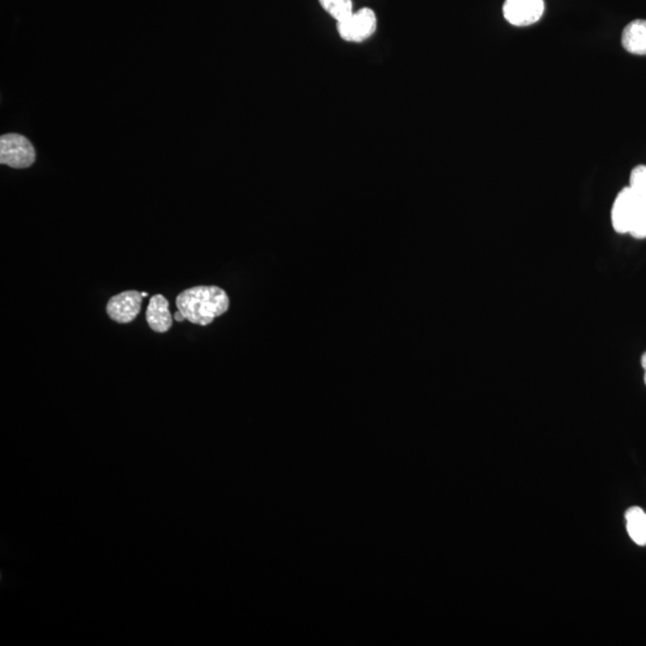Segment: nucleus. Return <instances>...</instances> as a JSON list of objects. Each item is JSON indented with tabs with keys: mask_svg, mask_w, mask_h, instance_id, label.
Here are the masks:
<instances>
[{
	"mask_svg": "<svg viewBox=\"0 0 646 646\" xmlns=\"http://www.w3.org/2000/svg\"><path fill=\"white\" fill-rule=\"evenodd\" d=\"M641 201L642 194L635 192L630 186L625 187L618 194L612 207V225L618 234H630L632 222Z\"/></svg>",
	"mask_w": 646,
	"mask_h": 646,
	"instance_id": "20e7f679",
	"label": "nucleus"
},
{
	"mask_svg": "<svg viewBox=\"0 0 646 646\" xmlns=\"http://www.w3.org/2000/svg\"><path fill=\"white\" fill-rule=\"evenodd\" d=\"M641 364H642V369H644V371H646V352L642 353V356L641 358Z\"/></svg>",
	"mask_w": 646,
	"mask_h": 646,
	"instance_id": "4468645a",
	"label": "nucleus"
},
{
	"mask_svg": "<svg viewBox=\"0 0 646 646\" xmlns=\"http://www.w3.org/2000/svg\"><path fill=\"white\" fill-rule=\"evenodd\" d=\"M628 535L638 546H646V513L638 506H632L625 513Z\"/></svg>",
	"mask_w": 646,
	"mask_h": 646,
	"instance_id": "1a4fd4ad",
	"label": "nucleus"
},
{
	"mask_svg": "<svg viewBox=\"0 0 646 646\" xmlns=\"http://www.w3.org/2000/svg\"><path fill=\"white\" fill-rule=\"evenodd\" d=\"M174 319H175L177 322H183L186 319L182 311H176L175 314H174Z\"/></svg>",
	"mask_w": 646,
	"mask_h": 646,
	"instance_id": "ddd939ff",
	"label": "nucleus"
},
{
	"mask_svg": "<svg viewBox=\"0 0 646 646\" xmlns=\"http://www.w3.org/2000/svg\"><path fill=\"white\" fill-rule=\"evenodd\" d=\"M173 318L169 311V302L163 295H155L150 298L147 309V321L152 331L168 332L173 326Z\"/></svg>",
	"mask_w": 646,
	"mask_h": 646,
	"instance_id": "0eeeda50",
	"label": "nucleus"
},
{
	"mask_svg": "<svg viewBox=\"0 0 646 646\" xmlns=\"http://www.w3.org/2000/svg\"><path fill=\"white\" fill-rule=\"evenodd\" d=\"M141 293L138 291H124L110 298L107 304L108 318L120 325L134 321L141 314L142 303Z\"/></svg>",
	"mask_w": 646,
	"mask_h": 646,
	"instance_id": "423d86ee",
	"label": "nucleus"
},
{
	"mask_svg": "<svg viewBox=\"0 0 646 646\" xmlns=\"http://www.w3.org/2000/svg\"><path fill=\"white\" fill-rule=\"evenodd\" d=\"M36 152L29 139L17 133L0 137V163L15 169H26L34 165Z\"/></svg>",
	"mask_w": 646,
	"mask_h": 646,
	"instance_id": "f03ea898",
	"label": "nucleus"
},
{
	"mask_svg": "<svg viewBox=\"0 0 646 646\" xmlns=\"http://www.w3.org/2000/svg\"><path fill=\"white\" fill-rule=\"evenodd\" d=\"M621 41L628 53L646 55V20H637L628 23Z\"/></svg>",
	"mask_w": 646,
	"mask_h": 646,
	"instance_id": "6e6552de",
	"label": "nucleus"
},
{
	"mask_svg": "<svg viewBox=\"0 0 646 646\" xmlns=\"http://www.w3.org/2000/svg\"><path fill=\"white\" fill-rule=\"evenodd\" d=\"M141 296L145 298V297H148L149 295L147 293H141Z\"/></svg>",
	"mask_w": 646,
	"mask_h": 646,
	"instance_id": "2eb2a0df",
	"label": "nucleus"
},
{
	"mask_svg": "<svg viewBox=\"0 0 646 646\" xmlns=\"http://www.w3.org/2000/svg\"><path fill=\"white\" fill-rule=\"evenodd\" d=\"M176 307L187 321L193 325L208 326L215 318L229 311L230 300L221 287L201 285L177 295Z\"/></svg>",
	"mask_w": 646,
	"mask_h": 646,
	"instance_id": "f257e3e1",
	"label": "nucleus"
},
{
	"mask_svg": "<svg viewBox=\"0 0 646 646\" xmlns=\"http://www.w3.org/2000/svg\"><path fill=\"white\" fill-rule=\"evenodd\" d=\"M319 4L327 12L336 22L347 19L352 15V0H319Z\"/></svg>",
	"mask_w": 646,
	"mask_h": 646,
	"instance_id": "9d476101",
	"label": "nucleus"
},
{
	"mask_svg": "<svg viewBox=\"0 0 646 646\" xmlns=\"http://www.w3.org/2000/svg\"><path fill=\"white\" fill-rule=\"evenodd\" d=\"M545 12L544 0H505L503 13L510 24L527 27L537 23Z\"/></svg>",
	"mask_w": 646,
	"mask_h": 646,
	"instance_id": "39448f33",
	"label": "nucleus"
},
{
	"mask_svg": "<svg viewBox=\"0 0 646 646\" xmlns=\"http://www.w3.org/2000/svg\"><path fill=\"white\" fill-rule=\"evenodd\" d=\"M628 235L637 239L646 238V194H642L641 205L635 212Z\"/></svg>",
	"mask_w": 646,
	"mask_h": 646,
	"instance_id": "9b49d317",
	"label": "nucleus"
},
{
	"mask_svg": "<svg viewBox=\"0 0 646 646\" xmlns=\"http://www.w3.org/2000/svg\"><path fill=\"white\" fill-rule=\"evenodd\" d=\"M630 187L635 192L646 194V166H638L632 170Z\"/></svg>",
	"mask_w": 646,
	"mask_h": 646,
	"instance_id": "f8f14e48",
	"label": "nucleus"
},
{
	"mask_svg": "<svg viewBox=\"0 0 646 646\" xmlns=\"http://www.w3.org/2000/svg\"><path fill=\"white\" fill-rule=\"evenodd\" d=\"M336 28L340 37L347 43H363L376 31V15L369 8L360 9L347 19L340 20Z\"/></svg>",
	"mask_w": 646,
	"mask_h": 646,
	"instance_id": "7ed1b4c3",
	"label": "nucleus"
}]
</instances>
